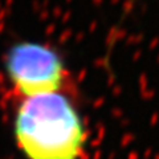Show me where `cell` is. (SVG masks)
Here are the masks:
<instances>
[{
  "label": "cell",
  "instance_id": "7a4b0ae2",
  "mask_svg": "<svg viewBox=\"0 0 159 159\" xmlns=\"http://www.w3.org/2000/svg\"><path fill=\"white\" fill-rule=\"evenodd\" d=\"M6 69L12 85L24 98L61 92L66 77L60 53L33 41L12 45L6 57Z\"/></svg>",
  "mask_w": 159,
  "mask_h": 159
},
{
  "label": "cell",
  "instance_id": "6da1fadb",
  "mask_svg": "<svg viewBox=\"0 0 159 159\" xmlns=\"http://www.w3.org/2000/svg\"><path fill=\"white\" fill-rule=\"evenodd\" d=\"M15 142L25 159H84V118L61 92L23 98L13 119Z\"/></svg>",
  "mask_w": 159,
  "mask_h": 159
}]
</instances>
